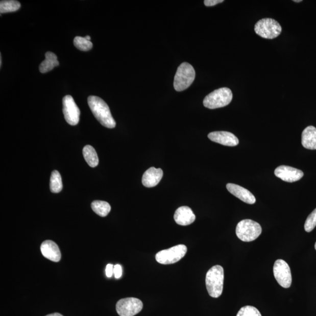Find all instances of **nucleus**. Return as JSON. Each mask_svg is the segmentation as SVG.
Returning <instances> with one entry per match:
<instances>
[{"mask_svg":"<svg viewBox=\"0 0 316 316\" xmlns=\"http://www.w3.org/2000/svg\"><path fill=\"white\" fill-rule=\"evenodd\" d=\"M92 113L102 126L108 129H114L116 123L112 116L110 108L103 99L98 96L90 95L87 99Z\"/></svg>","mask_w":316,"mask_h":316,"instance_id":"1","label":"nucleus"},{"mask_svg":"<svg viewBox=\"0 0 316 316\" xmlns=\"http://www.w3.org/2000/svg\"><path fill=\"white\" fill-rule=\"evenodd\" d=\"M224 274L223 268L215 265L208 271L206 277V285L208 293L211 297L217 298L222 295L223 290Z\"/></svg>","mask_w":316,"mask_h":316,"instance_id":"2","label":"nucleus"},{"mask_svg":"<svg viewBox=\"0 0 316 316\" xmlns=\"http://www.w3.org/2000/svg\"><path fill=\"white\" fill-rule=\"evenodd\" d=\"M233 99V93L229 88L222 87L211 92L204 99L203 105L209 109H218L229 105Z\"/></svg>","mask_w":316,"mask_h":316,"instance_id":"3","label":"nucleus"},{"mask_svg":"<svg viewBox=\"0 0 316 316\" xmlns=\"http://www.w3.org/2000/svg\"><path fill=\"white\" fill-rule=\"evenodd\" d=\"M196 72L190 64L184 62L178 68L174 86L177 91H182L190 87L195 81Z\"/></svg>","mask_w":316,"mask_h":316,"instance_id":"4","label":"nucleus"},{"mask_svg":"<svg viewBox=\"0 0 316 316\" xmlns=\"http://www.w3.org/2000/svg\"><path fill=\"white\" fill-rule=\"evenodd\" d=\"M262 233V228L257 222L250 219L243 220L236 227V234L245 242L254 241Z\"/></svg>","mask_w":316,"mask_h":316,"instance_id":"5","label":"nucleus"},{"mask_svg":"<svg viewBox=\"0 0 316 316\" xmlns=\"http://www.w3.org/2000/svg\"><path fill=\"white\" fill-rule=\"evenodd\" d=\"M282 27L274 19L266 18L259 20L256 23L254 31L259 37L273 39L277 38L282 33Z\"/></svg>","mask_w":316,"mask_h":316,"instance_id":"6","label":"nucleus"},{"mask_svg":"<svg viewBox=\"0 0 316 316\" xmlns=\"http://www.w3.org/2000/svg\"><path fill=\"white\" fill-rule=\"evenodd\" d=\"M187 247L180 245L170 248L169 249L159 251L156 255V260L163 265H169L177 262L182 259L187 253Z\"/></svg>","mask_w":316,"mask_h":316,"instance_id":"7","label":"nucleus"},{"mask_svg":"<svg viewBox=\"0 0 316 316\" xmlns=\"http://www.w3.org/2000/svg\"><path fill=\"white\" fill-rule=\"evenodd\" d=\"M142 308L141 300L134 298L122 299L116 305V310L120 316H134L139 313Z\"/></svg>","mask_w":316,"mask_h":316,"instance_id":"8","label":"nucleus"},{"mask_svg":"<svg viewBox=\"0 0 316 316\" xmlns=\"http://www.w3.org/2000/svg\"><path fill=\"white\" fill-rule=\"evenodd\" d=\"M274 277L278 283L284 288H289L291 286V271L289 265L283 259H278L274 265Z\"/></svg>","mask_w":316,"mask_h":316,"instance_id":"9","label":"nucleus"},{"mask_svg":"<svg viewBox=\"0 0 316 316\" xmlns=\"http://www.w3.org/2000/svg\"><path fill=\"white\" fill-rule=\"evenodd\" d=\"M63 113L66 122L70 126L77 125L79 122L81 111L74 99L70 95L63 99Z\"/></svg>","mask_w":316,"mask_h":316,"instance_id":"10","label":"nucleus"},{"mask_svg":"<svg viewBox=\"0 0 316 316\" xmlns=\"http://www.w3.org/2000/svg\"><path fill=\"white\" fill-rule=\"evenodd\" d=\"M275 175L283 181L293 183L302 179L304 174L302 171L295 167L282 165L275 169Z\"/></svg>","mask_w":316,"mask_h":316,"instance_id":"11","label":"nucleus"},{"mask_svg":"<svg viewBox=\"0 0 316 316\" xmlns=\"http://www.w3.org/2000/svg\"><path fill=\"white\" fill-rule=\"evenodd\" d=\"M211 141L228 147H235L238 145L239 140L233 133L227 131L212 132L208 135Z\"/></svg>","mask_w":316,"mask_h":316,"instance_id":"12","label":"nucleus"},{"mask_svg":"<svg viewBox=\"0 0 316 316\" xmlns=\"http://www.w3.org/2000/svg\"><path fill=\"white\" fill-rule=\"evenodd\" d=\"M226 187L230 193L241 200V201L249 205H253L256 202L254 196L245 188L233 183L227 184Z\"/></svg>","mask_w":316,"mask_h":316,"instance_id":"13","label":"nucleus"},{"mask_svg":"<svg viewBox=\"0 0 316 316\" xmlns=\"http://www.w3.org/2000/svg\"><path fill=\"white\" fill-rule=\"evenodd\" d=\"M41 250L43 257L52 261L57 262L61 259V251L59 247L51 240H46L43 242Z\"/></svg>","mask_w":316,"mask_h":316,"instance_id":"14","label":"nucleus"},{"mask_svg":"<svg viewBox=\"0 0 316 316\" xmlns=\"http://www.w3.org/2000/svg\"><path fill=\"white\" fill-rule=\"evenodd\" d=\"M174 220L179 225L185 226L191 225L196 220V215L190 207L182 206L176 210Z\"/></svg>","mask_w":316,"mask_h":316,"instance_id":"15","label":"nucleus"},{"mask_svg":"<svg viewBox=\"0 0 316 316\" xmlns=\"http://www.w3.org/2000/svg\"><path fill=\"white\" fill-rule=\"evenodd\" d=\"M163 171L160 168L156 169L151 167L143 175L142 183L143 185L147 187H153L157 185L161 181L163 177Z\"/></svg>","mask_w":316,"mask_h":316,"instance_id":"16","label":"nucleus"},{"mask_svg":"<svg viewBox=\"0 0 316 316\" xmlns=\"http://www.w3.org/2000/svg\"><path fill=\"white\" fill-rule=\"evenodd\" d=\"M302 143L307 150H316V129L313 126H309L303 130L302 134Z\"/></svg>","mask_w":316,"mask_h":316,"instance_id":"17","label":"nucleus"},{"mask_svg":"<svg viewBox=\"0 0 316 316\" xmlns=\"http://www.w3.org/2000/svg\"><path fill=\"white\" fill-rule=\"evenodd\" d=\"M59 63L58 61L57 56L51 52H47L45 54V59L41 65H39V71L42 74L47 73L54 69L56 66H58Z\"/></svg>","mask_w":316,"mask_h":316,"instance_id":"18","label":"nucleus"},{"mask_svg":"<svg viewBox=\"0 0 316 316\" xmlns=\"http://www.w3.org/2000/svg\"><path fill=\"white\" fill-rule=\"evenodd\" d=\"M83 154L85 161L91 167H95L99 165V158L94 148L91 145L84 147Z\"/></svg>","mask_w":316,"mask_h":316,"instance_id":"19","label":"nucleus"},{"mask_svg":"<svg viewBox=\"0 0 316 316\" xmlns=\"http://www.w3.org/2000/svg\"><path fill=\"white\" fill-rule=\"evenodd\" d=\"M91 206L94 213L103 217L109 214L111 209L109 203L101 201L92 202Z\"/></svg>","mask_w":316,"mask_h":316,"instance_id":"20","label":"nucleus"},{"mask_svg":"<svg viewBox=\"0 0 316 316\" xmlns=\"http://www.w3.org/2000/svg\"><path fill=\"white\" fill-rule=\"evenodd\" d=\"M63 184L61 174L57 171L52 173L50 180V189L53 193H58L62 190Z\"/></svg>","mask_w":316,"mask_h":316,"instance_id":"21","label":"nucleus"},{"mask_svg":"<svg viewBox=\"0 0 316 316\" xmlns=\"http://www.w3.org/2000/svg\"><path fill=\"white\" fill-rule=\"evenodd\" d=\"M21 7V4L15 0H3L0 2V13L1 14L11 13L18 10Z\"/></svg>","mask_w":316,"mask_h":316,"instance_id":"22","label":"nucleus"},{"mask_svg":"<svg viewBox=\"0 0 316 316\" xmlns=\"http://www.w3.org/2000/svg\"><path fill=\"white\" fill-rule=\"evenodd\" d=\"M74 45L78 50L82 51H90L93 47V43L88 41L85 38L81 37H75L74 41Z\"/></svg>","mask_w":316,"mask_h":316,"instance_id":"23","label":"nucleus"},{"mask_svg":"<svg viewBox=\"0 0 316 316\" xmlns=\"http://www.w3.org/2000/svg\"><path fill=\"white\" fill-rule=\"evenodd\" d=\"M237 316H262V315L257 308L252 306H246L239 310Z\"/></svg>","mask_w":316,"mask_h":316,"instance_id":"24","label":"nucleus"},{"mask_svg":"<svg viewBox=\"0 0 316 316\" xmlns=\"http://www.w3.org/2000/svg\"><path fill=\"white\" fill-rule=\"evenodd\" d=\"M316 226V209L310 214L305 224V230L307 233L313 231Z\"/></svg>","mask_w":316,"mask_h":316,"instance_id":"25","label":"nucleus"},{"mask_svg":"<svg viewBox=\"0 0 316 316\" xmlns=\"http://www.w3.org/2000/svg\"><path fill=\"white\" fill-rule=\"evenodd\" d=\"M123 274L122 267L121 265H115L114 266V275L116 279H119L121 277Z\"/></svg>","mask_w":316,"mask_h":316,"instance_id":"26","label":"nucleus"},{"mask_svg":"<svg viewBox=\"0 0 316 316\" xmlns=\"http://www.w3.org/2000/svg\"><path fill=\"white\" fill-rule=\"evenodd\" d=\"M223 2L224 0H205L204 3H205V5L207 7H212Z\"/></svg>","mask_w":316,"mask_h":316,"instance_id":"27","label":"nucleus"},{"mask_svg":"<svg viewBox=\"0 0 316 316\" xmlns=\"http://www.w3.org/2000/svg\"><path fill=\"white\" fill-rule=\"evenodd\" d=\"M106 274L108 278H111L114 274V265L108 264L106 269Z\"/></svg>","mask_w":316,"mask_h":316,"instance_id":"28","label":"nucleus"},{"mask_svg":"<svg viewBox=\"0 0 316 316\" xmlns=\"http://www.w3.org/2000/svg\"><path fill=\"white\" fill-rule=\"evenodd\" d=\"M46 316H63L62 314H60V313H53V314H48Z\"/></svg>","mask_w":316,"mask_h":316,"instance_id":"29","label":"nucleus"},{"mask_svg":"<svg viewBox=\"0 0 316 316\" xmlns=\"http://www.w3.org/2000/svg\"><path fill=\"white\" fill-rule=\"evenodd\" d=\"M87 40H88V41H90L91 38L90 37V36L89 35H87L86 36V37H85Z\"/></svg>","mask_w":316,"mask_h":316,"instance_id":"30","label":"nucleus"},{"mask_svg":"<svg viewBox=\"0 0 316 316\" xmlns=\"http://www.w3.org/2000/svg\"><path fill=\"white\" fill-rule=\"evenodd\" d=\"M0 66H2V55H1V57H0Z\"/></svg>","mask_w":316,"mask_h":316,"instance_id":"31","label":"nucleus"},{"mask_svg":"<svg viewBox=\"0 0 316 316\" xmlns=\"http://www.w3.org/2000/svg\"><path fill=\"white\" fill-rule=\"evenodd\" d=\"M295 3H300V2H302V0H294V1Z\"/></svg>","mask_w":316,"mask_h":316,"instance_id":"32","label":"nucleus"},{"mask_svg":"<svg viewBox=\"0 0 316 316\" xmlns=\"http://www.w3.org/2000/svg\"><path fill=\"white\" fill-rule=\"evenodd\" d=\"M314 247H315V250H316V242H315V246H314Z\"/></svg>","mask_w":316,"mask_h":316,"instance_id":"33","label":"nucleus"}]
</instances>
